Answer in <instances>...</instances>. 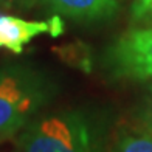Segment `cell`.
<instances>
[{
    "instance_id": "obj_1",
    "label": "cell",
    "mask_w": 152,
    "mask_h": 152,
    "mask_svg": "<svg viewBox=\"0 0 152 152\" xmlns=\"http://www.w3.org/2000/svg\"><path fill=\"white\" fill-rule=\"evenodd\" d=\"M56 95V86L28 65L0 68V141L8 140L36 118Z\"/></svg>"
},
{
    "instance_id": "obj_2",
    "label": "cell",
    "mask_w": 152,
    "mask_h": 152,
    "mask_svg": "<svg viewBox=\"0 0 152 152\" xmlns=\"http://www.w3.org/2000/svg\"><path fill=\"white\" fill-rule=\"evenodd\" d=\"M19 152H101L96 129L81 110L36 116L17 138Z\"/></svg>"
},
{
    "instance_id": "obj_3",
    "label": "cell",
    "mask_w": 152,
    "mask_h": 152,
    "mask_svg": "<svg viewBox=\"0 0 152 152\" xmlns=\"http://www.w3.org/2000/svg\"><path fill=\"white\" fill-rule=\"evenodd\" d=\"M107 67L116 78L152 81V28L120 36L107 51Z\"/></svg>"
},
{
    "instance_id": "obj_4",
    "label": "cell",
    "mask_w": 152,
    "mask_h": 152,
    "mask_svg": "<svg viewBox=\"0 0 152 152\" xmlns=\"http://www.w3.org/2000/svg\"><path fill=\"white\" fill-rule=\"evenodd\" d=\"M45 33H50L53 36L62 33V20L59 16H54L48 22H31L17 16L0 12V48H6L14 54H20L26 44Z\"/></svg>"
},
{
    "instance_id": "obj_5",
    "label": "cell",
    "mask_w": 152,
    "mask_h": 152,
    "mask_svg": "<svg viewBox=\"0 0 152 152\" xmlns=\"http://www.w3.org/2000/svg\"><path fill=\"white\" fill-rule=\"evenodd\" d=\"M44 3L58 16L76 22H95L115 14L116 0H44Z\"/></svg>"
},
{
    "instance_id": "obj_6",
    "label": "cell",
    "mask_w": 152,
    "mask_h": 152,
    "mask_svg": "<svg viewBox=\"0 0 152 152\" xmlns=\"http://www.w3.org/2000/svg\"><path fill=\"white\" fill-rule=\"evenodd\" d=\"M115 152H152V137L146 132L126 134L120 138Z\"/></svg>"
},
{
    "instance_id": "obj_7",
    "label": "cell",
    "mask_w": 152,
    "mask_h": 152,
    "mask_svg": "<svg viewBox=\"0 0 152 152\" xmlns=\"http://www.w3.org/2000/svg\"><path fill=\"white\" fill-rule=\"evenodd\" d=\"M37 0H0V10H17V11H28Z\"/></svg>"
},
{
    "instance_id": "obj_8",
    "label": "cell",
    "mask_w": 152,
    "mask_h": 152,
    "mask_svg": "<svg viewBox=\"0 0 152 152\" xmlns=\"http://www.w3.org/2000/svg\"><path fill=\"white\" fill-rule=\"evenodd\" d=\"M141 121H143V126H144V132L152 137V90H151V95L146 101V106H144Z\"/></svg>"
},
{
    "instance_id": "obj_9",
    "label": "cell",
    "mask_w": 152,
    "mask_h": 152,
    "mask_svg": "<svg viewBox=\"0 0 152 152\" xmlns=\"http://www.w3.org/2000/svg\"><path fill=\"white\" fill-rule=\"evenodd\" d=\"M135 16H152V0H138L135 6Z\"/></svg>"
}]
</instances>
